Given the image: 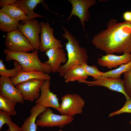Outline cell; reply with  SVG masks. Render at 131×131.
<instances>
[{
  "label": "cell",
  "instance_id": "obj_1",
  "mask_svg": "<svg viewBox=\"0 0 131 131\" xmlns=\"http://www.w3.org/2000/svg\"><path fill=\"white\" fill-rule=\"evenodd\" d=\"M98 49L107 54L131 53V23L112 18L107 28L95 35L92 41Z\"/></svg>",
  "mask_w": 131,
  "mask_h": 131
},
{
  "label": "cell",
  "instance_id": "obj_2",
  "mask_svg": "<svg viewBox=\"0 0 131 131\" xmlns=\"http://www.w3.org/2000/svg\"><path fill=\"white\" fill-rule=\"evenodd\" d=\"M61 27L64 31L62 36L68 41L65 45L67 54V61L61 66L57 72L59 75L62 77L64 76L67 70L72 66L87 64L88 56L86 50L80 46L76 38L66 28L62 25Z\"/></svg>",
  "mask_w": 131,
  "mask_h": 131
},
{
  "label": "cell",
  "instance_id": "obj_3",
  "mask_svg": "<svg viewBox=\"0 0 131 131\" xmlns=\"http://www.w3.org/2000/svg\"><path fill=\"white\" fill-rule=\"evenodd\" d=\"M3 53L6 55V62L12 60L16 61L21 65L22 71L39 72L48 74L52 72L50 66L40 60L38 50L35 49L32 52L28 53L13 52L5 49Z\"/></svg>",
  "mask_w": 131,
  "mask_h": 131
},
{
  "label": "cell",
  "instance_id": "obj_4",
  "mask_svg": "<svg viewBox=\"0 0 131 131\" xmlns=\"http://www.w3.org/2000/svg\"><path fill=\"white\" fill-rule=\"evenodd\" d=\"M61 99V103L57 110L62 115L73 117L83 112L85 102L79 95L76 93L67 94Z\"/></svg>",
  "mask_w": 131,
  "mask_h": 131
},
{
  "label": "cell",
  "instance_id": "obj_5",
  "mask_svg": "<svg viewBox=\"0 0 131 131\" xmlns=\"http://www.w3.org/2000/svg\"><path fill=\"white\" fill-rule=\"evenodd\" d=\"M38 116L36 123L37 126L41 127H58L62 128L74 119L73 117L55 114L49 107L46 108Z\"/></svg>",
  "mask_w": 131,
  "mask_h": 131
},
{
  "label": "cell",
  "instance_id": "obj_6",
  "mask_svg": "<svg viewBox=\"0 0 131 131\" xmlns=\"http://www.w3.org/2000/svg\"><path fill=\"white\" fill-rule=\"evenodd\" d=\"M5 45L6 49L13 52H27L35 49L18 29L7 33Z\"/></svg>",
  "mask_w": 131,
  "mask_h": 131
},
{
  "label": "cell",
  "instance_id": "obj_7",
  "mask_svg": "<svg viewBox=\"0 0 131 131\" xmlns=\"http://www.w3.org/2000/svg\"><path fill=\"white\" fill-rule=\"evenodd\" d=\"M18 29L28 39L34 49H39L40 37L39 34L41 32L40 23L35 19H32L24 24L20 23Z\"/></svg>",
  "mask_w": 131,
  "mask_h": 131
},
{
  "label": "cell",
  "instance_id": "obj_8",
  "mask_svg": "<svg viewBox=\"0 0 131 131\" xmlns=\"http://www.w3.org/2000/svg\"><path fill=\"white\" fill-rule=\"evenodd\" d=\"M44 81L33 79L19 83L15 86L22 95L24 100L33 102L39 98L40 88Z\"/></svg>",
  "mask_w": 131,
  "mask_h": 131
},
{
  "label": "cell",
  "instance_id": "obj_9",
  "mask_svg": "<svg viewBox=\"0 0 131 131\" xmlns=\"http://www.w3.org/2000/svg\"><path fill=\"white\" fill-rule=\"evenodd\" d=\"M41 28L40 44L39 50L41 52L56 48H63V46L61 41L54 37L53 28H51L48 22L40 23Z\"/></svg>",
  "mask_w": 131,
  "mask_h": 131
},
{
  "label": "cell",
  "instance_id": "obj_10",
  "mask_svg": "<svg viewBox=\"0 0 131 131\" xmlns=\"http://www.w3.org/2000/svg\"><path fill=\"white\" fill-rule=\"evenodd\" d=\"M71 4L72 9L71 13L66 20H70L74 15L80 19L81 23L84 30V22L88 21L90 17L89 8L96 3L95 0H68Z\"/></svg>",
  "mask_w": 131,
  "mask_h": 131
},
{
  "label": "cell",
  "instance_id": "obj_11",
  "mask_svg": "<svg viewBox=\"0 0 131 131\" xmlns=\"http://www.w3.org/2000/svg\"><path fill=\"white\" fill-rule=\"evenodd\" d=\"M79 82L85 83L90 86H100L104 87L111 90L123 93L125 97L126 101L131 98L125 91L123 79L120 78L102 77L94 81H89L85 80L81 81Z\"/></svg>",
  "mask_w": 131,
  "mask_h": 131
},
{
  "label": "cell",
  "instance_id": "obj_12",
  "mask_svg": "<svg viewBox=\"0 0 131 131\" xmlns=\"http://www.w3.org/2000/svg\"><path fill=\"white\" fill-rule=\"evenodd\" d=\"M50 85V80L44 81L40 88L41 93L39 98L35 101V105L57 110L60 106L58 99L56 94L51 91Z\"/></svg>",
  "mask_w": 131,
  "mask_h": 131
},
{
  "label": "cell",
  "instance_id": "obj_13",
  "mask_svg": "<svg viewBox=\"0 0 131 131\" xmlns=\"http://www.w3.org/2000/svg\"><path fill=\"white\" fill-rule=\"evenodd\" d=\"M9 77L0 78V95L17 103L23 104L24 100L18 90L15 87Z\"/></svg>",
  "mask_w": 131,
  "mask_h": 131
},
{
  "label": "cell",
  "instance_id": "obj_14",
  "mask_svg": "<svg viewBox=\"0 0 131 131\" xmlns=\"http://www.w3.org/2000/svg\"><path fill=\"white\" fill-rule=\"evenodd\" d=\"M131 61V54L129 52L125 53L121 56L107 54L102 56L101 57L97 59L98 65L109 69L117 68L118 66L127 64Z\"/></svg>",
  "mask_w": 131,
  "mask_h": 131
},
{
  "label": "cell",
  "instance_id": "obj_15",
  "mask_svg": "<svg viewBox=\"0 0 131 131\" xmlns=\"http://www.w3.org/2000/svg\"><path fill=\"white\" fill-rule=\"evenodd\" d=\"M48 60L45 63L49 65L51 67L52 72H57L62 63L65 64L67 61L66 55L62 48H56L49 49L46 52Z\"/></svg>",
  "mask_w": 131,
  "mask_h": 131
},
{
  "label": "cell",
  "instance_id": "obj_16",
  "mask_svg": "<svg viewBox=\"0 0 131 131\" xmlns=\"http://www.w3.org/2000/svg\"><path fill=\"white\" fill-rule=\"evenodd\" d=\"M46 108L35 105L30 111V115L26 118L21 127L22 131H37V126L36 123L37 116L43 112Z\"/></svg>",
  "mask_w": 131,
  "mask_h": 131
},
{
  "label": "cell",
  "instance_id": "obj_17",
  "mask_svg": "<svg viewBox=\"0 0 131 131\" xmlns=\"http://www.w3.org/2000/svg\"><path fill=\"white\" fill-rule=\"evenodd\" d=\"M40 3H42L45 8L48 10L49 8L44 3V0H18L16 1L15 3L23 9L27 15L28 17L25 23L34 18L44 17L37 14L33 11L37 5Z\"/></svg>",
  "mask_w": 131,
  "mask_h": 131
},
{
  "label": "cell",
  "instance_id": "obj_18",
  "mask_svg": "<svg viewBox=\"0 0 131 131\" xmlns=\"http://www.w3.org/2000/svg\"><path fill=\"white\" fill-rule=\"evenodd\" d=\"M38 79L46 80H50L51 76L44 73L37 72H25L20 71L15 77L10 78V80L15 86L20 83L33 79Z\"/></svg>",
  "mask_w": 131,
  "mask_h": 131
},
{
  "label": "cell",
  "instance_id": "obj_19",
  "mask_svg": "<svg viewBox=\"0 0 131 131\" xmlns=\"http://www.w3.org/2000/svg\"><path fill=\"white\" fill-rule=\"evenodd\" d=\"M88 74L82 65H74L69 68L65 72L64 79L66 82L76 81L79 82L86 80Z\"/></svg>",
  "mask_w": 131,
  "mask_h": 131
},
{
  "label": "cell",
  "instance_id": "obj_20",
  "mask_svg": "<svg viewBox=\"0 0 131 131\" xmlns=\"http://www.w3.org/2000/svg\"><path fill=\"white\" fill-rule=\"evenodd\" d=\"M0 10L17 22L22 20L24 24L28 17L24 10L15 3L4 5Z\"/></svg>",
  "mask_w": 131,
  "mask_h": 131
},
{
  "label": "cell",
  "instance_id": "obj_21",
  "mask_svg": "<svg viewBox=\"0 0 131 131\" xmlns=\"http://www.w3.org/2000/svg\"><path fill=\"white\" fill-rule=\"evenodd\" d=\"M20 23L0 10V29L9 32L18 29Z\"/></svg>",
  "mask_w": 131,
  "mask_h": 131
},
{
  "label": "cell",
  "instance_id": "obj_22",
  "mask_svg": "<svg viewBox=\"0 0 131 131\" xmlns=\"http://www.w3.org/2000/svg\"><path fill=\"white\" fill-rule=\"evenodd\" d=\"M14 67L12 69H8L3 63V60H0V74L1 76L14 78L16 77L20 71H21V65L16 61L14 60L13 62Z\"/></svg>",
  "mask_w": 131,
  "mask_h": 131
},
{
  "label": "cell",
  "instance_id": "obj_23",
  "mask_svg": "<svg viewBox=\"0 0 131 131\" xmlns=\"http://www.w3.org/2000/svg\"><path fill=\"white\" fill-rule=\"evenodd\" d=\"M131 69V61L127 64H122L115 69L103 72L102 77L120 78L122 74L129 71Z\"/></svg>",
  "mask_w": 131,
  "mask_h": 131
},
{
  "label": "cell",
  "instance_id": "obj_24",
  "mask_svg": "<svg viewBox=\"0 0 131 131\" xmlns=\"http://www.w3.org/2000/svg\"><path fill=\"white\" fill-rule=\"evenodd\" d=\"M17 103L0 95V109L6 112L11 116L15 115L17 113L15 109Z\"/></svg>",
  "mask_w": 131,
  "mask_h": 131
},
{
  "label": "cell",
  "instance_id": "obj_25",
  "mask_svg": "<svg viewBox=\"0 0 131 131\" xmlns=\"http://www.w3.org/2000/svg\"><path fill=\"white\" fill-rule=\"evenodd\" d=\"M87 73L88 76H92L95 80L102 77L103 72L99 71L97 67L94 65L89 66L87 64L82 65Z\"/></svg>",
  "mask_w": 131,
  "mask_h": 131
},
{
  "label": "cell",
  "instance_id": "obj_26",
  "mask_svg": "<svg viewBox=\"0 0 131 131\" xmlns=\"http://www.w3.org/2000/svg\"><path fill=\"white\" fill-rule=\"evenodd\" d=\"M123 74L124 89L126 94L131 98V69Z\"/></svg>",
  "mask_w": 131,
  "mask_h": 131
},
{
  "label": "cell",
  "instance_id": "obj_27",
  "mask_svg": "<svg viewBox=\"0 0 131 131\" xmlns=\"http://www.w3.org/2000/svg\"><path fill=\"white\" fill-rule=\"evenodd\" d=\"M125 113H131V98L128 100L126 101L123 106L121 109L111 113L108 116L111 117Z\"/></svg>",
  "mask_w": 131,
  "mask_h": 131
},
{
  "label": "cell",
  "instance_id": "obj_28",
  "mask_svg": "<svg viewBox=\"0 0 131 131\" xmlns=\"http://www.w3.org/2000/svg\"><path fill=\"white\" fill-rule=\"evenodd\" d=\"M10 115L6 112L0 110V130L4 124L11 121Z\"/></svg>",
  "mask_w": 131,
  "mask_h": 131
},
{
  "label": "cell",
  "instance_id": "obj_29",
  "mask_svg": "<svg viewBox=\"0 0 131 131\" xmlns=\"http://www.w3.org/2000/svg\"><path fill=\"white\" fill-rule=\"evenodd\" d=\"M6 124L8 127L10 131H22L21 127L12 120Z\"/></svg>",
  "mask_w": 131,
  "mask_h": 131
},
{
  "label": "cell",
  "instance_id": "obj_30",
  "mask_svg": "<svg viewBox=\"0 0 131 131\" xmlns=\"http://www.w3.org/2000/svg\"><path fill=\"white\" fill-rule=\"evenodd\" d=\"M17 0H0V7L9 4H14Z\"/></svg>",
  "mask_w": 131,
  "mask_h": 131
},
{
  "label": "cell",
  "instance_id": "obj_31",
  "mask_svg": "<svg viewBox=\"0 0 131 131\" xmlns=\"http://www.w3.org/2000/svg\"><path fill=\"white\" fill-rule=\"evenodd\" d=\"M123 17L125 21H131V12L127 11L125 12L123 14Z\"/></svg>",
  "mask_w": 131,
  "mask_h": 131
},
{
  "label": "cell",
  "instance_id": "obj_32",
  "mask_svg": "<svg viewBox=\"0 0 131 131\" xmlns=\"http://www.w3.org/2000/svg\"><path fill=\"white\" fill-rule=\"evenodd\" d=\"M0 131H2L1 130H0ZM5 131H10V129L9 128H8V130Z\"/></svg>",
  "mask_w": 131,
  "mask_h": 131
},
{
  "label": "cell",
  "instance_id": "obj_33",
  "mask_svg": "<svg viewBox=\"0 0 131 131\" xmlns=\"http://www.w3.org/2000/svg\"><path fill=\"white\" fill-rule=\"evenodd\" d=\"M58 131H65L61 129L59 130Z\"/></svg>",
  "mask_w": 131,
  "mask_h": 131
},
{
  "label": "cell",
  "instance_id": "obj_34",
  "mask_svg": "<svg viewBox=\"0 0 131 131\" xmlns=\"http://www.w3.org/2000/svg\"><path fill=\"white\" fill-rule=\"evenodd\" d=\"M129 123L130 125H131V120L130 121V122H129Z\"/></svg>",
  "mask_w": 131,
  "mask_h": 131
},
{
  "label": "cell",
  "instance_id": "obj_35",
  "mask_svg": "<svg viewBox=\"0 0 131 131\" xmlns=\"http://www.w3.org/2000/svg\"><path fill=\"white\" fill-rule=\"evenodd\" d=\"M130 22L131 23V21Z\"/></svg>",
  "mask_w": 131,
  "mask_h": 131
},
{
  "label": "cell",
  "instance_id": "obj_36",
  "mask_svg": "<svg viewBox=\"0 0 131 131\" xmlns=\"http://www.w3.org/2000/svg\"><path fill=\"white\" fill-rule=\"evenodd\" d=\"M130 12H131V11H130Z\"/></svg>",
  "mask_w": 131,
  "mask_h": 131
}]
</instances>
